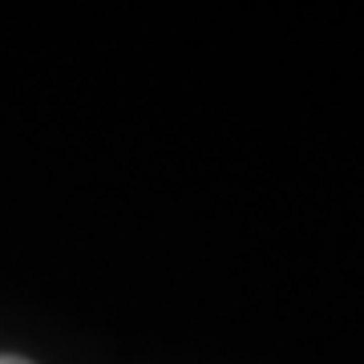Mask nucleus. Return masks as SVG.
Returning a JSON list of instances; mask_svg holds the SVG:
<instances>
[{
  "instance_id": "f257e3e1",
  "label": "nucleus",
  "mask_w": 364,
  "mask_h": 364,
  "mask_svg": "<svg viewBox=\"0 0 364 364\" xmlns=\"http://www.w3.org/2000/svg\"><path fill=\"white\" fill-rule=\"evenodd\" d=\"M0 364H28V360H21V356H0Z\"/></svg>"
}]
</instances>
